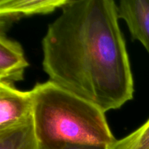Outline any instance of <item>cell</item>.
Wrapping results in <instances>:
<instances>
[{
    "mask_svg": "<svg viewBox=\"0 0 149 149\" xmlns=\"http://www.w3.org/2000/svg\"><path fill=\"white\" fill-rule=\"evenodd\" d=\"M108 149H149V119L136 130L116 140Z\"/></svg>",
    "mask_w": 149,
    "mask_h": 149,
    "instance_id": "ba28073f",
    "label": "cell"
},
{
    "mask_svg": "<svg viewBox=\"0 0 149 149\" xmlns=\"http://www.w3.org/2000/svg\"><path fill=\"white\" fill-rule=\"evenodd\" d=\"M41 149H108V146L95 145H85V144L62 143L52 146L49 147H42Z\"/></svg>",
    "mask_w": 149,
    "mask_h": 149,
    "instance_id": "9c48e42d",
    "label": "cell"
},
{
    "mask_svg": "<svg viewBox=\"0 0 149 149\" xmlns=\"http://www.w3.org/2000/svg\"><path fill=\"white\" fill-rule=\"evenodd\" d=\"M35 132L42 147L62 143L108 146L116 141L106 112L52 81L31 90Z\"/></svg>",
    "mask_w": 149,
    "mask_h": 149,
    "instance_id": "7a4b0ae2",
    "label": "cell"
},
{
    "mask_svg": "<svg viewBox=\"0 0 149 149\" xmlns=\"http://www.w3.org/2000/svg\"><path fill=\"white\" fill-rule=\"evenodd\" d=\"M68 0H1V31L7 25L24 17L34 15H46L62 8Z\"/></svg>",
    "mask_w": 149,
    "mask_h": 149,
    "instance_id": "277c9868",
    "label": "cell"
},
{
    "mask_svg": "<svg viewBox=\"0 0 149 149\" xmlns=\"http://www.w3.org/2000/svg\"><path fill=\"white\" fill-rule=\"evenodd\" d=\"M33 116L31 90L20 91L12 83L0 81V130Z\"/></svg>",
    "mask_w": 149,
    "mask_h": 149,
    "instance_id": "3957f363",
    "label": "cell"
},
{
    "mask_svg": "<svg viewBox=\"0 0 149 149\" xmlns=\"http://www.w3.org/2000/svg\"><path fill=\"white\" fill-rule=\"evenodd\" d=\"M29 65L20 44L0 33V81H22Z\"/></svg>",
    "mask_w": 149,
    "mask_h": 149,
    "instance_id": "8992f818",
    "label": "cell"
},
{
    "mask_svg": "<svg viewBox=\"0 0 149 149\" xmlns=\"http://www.w3.org/2000/svg\"><path fill=\"white\" fill-rule=\"evenodd\" d=\"M42 41L49 81L94 103L116 110L133 98L129 55L113 0H70Z\"/></svg>",
    "mask_w": 149,
    "mask_h": 149,
    "instance_id": "6da1fadb",
    "label": "cell"
},
{
    "mask_svg": "<svg viewBox=\"0 0 149 149\" xmlns=\"http://www.w3.org/2000/svg\"><path fill=\"white\" fill-rule=\"evenodd\" d=\"M0 149H41L33 116L17 125L0 130Z\"/></svg>",
    "mask_w": 149,
    "mask_h": 149,
    "instance_id": "52a82bcc",
    "label": "cell"
},
{
    "mask_svg": "<svg viewBox=\"0 0 149 149\" xmlns=\"http://www.w3.org/2000/svg\"><path fill=\"white\" fill-rule=\"evenodd\" d=\"M118 15L125 21L132 39L139 41L149 54V0H122Z\"/></svg>",
    "mask_w": 149,
    "mask_h": 149,
    "instance_id": "5b68a950",
    "label": "cell"
}]
</instances>
